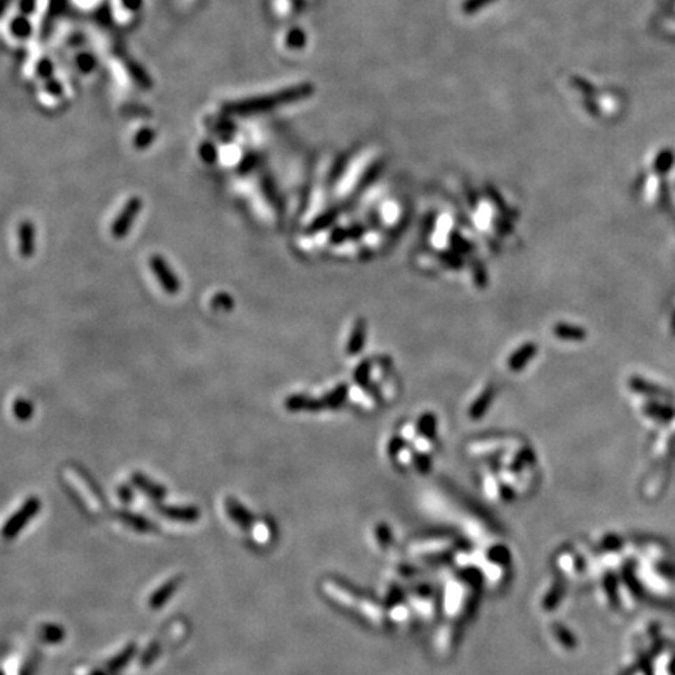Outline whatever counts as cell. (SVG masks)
Wrapping results in <instances>:
<instances>
[{
	"mask_svg": "<svg viewBox=\"0 0 675 675\" xmlns=\"http://www.w3.org/2000/svg\"><path fill=\"white\" fill-rule=\"evenodd\" d=\"M141 208H142V200L140 197H131L128 202L125 203V206L111 225V235L115 236L116 240H122V238H125L130 233L135 219L140 216Z\"/></svg>",
	"mask_w": 675,
	"mask_h": 675,
	"instance_id": "2",
	"label": "cell"
},
{
	"mask_svg": "<svg viewBox=\"0 0 675 675\" xmlns=\"http://www.w3.org/2000/svg\"><path fill=\"white\" fill-rule=\"evenodd\" d=\"M233 297L227 292H217L215 297L211 299V308H215L217 311H228L233 308Z\"/></svg>",
	"mask_w": 675,
	"mask_h": 675,
	"instance_id": "7",
	"label": "cell"
},
{
	"mask_svg": "<svg viewBox=\"0 0 675 675\" xmlns=\"http://www.w3.org/2000/svg\"><path fill=\"white\" fill-rule=\"evenodd\" d=\"M35 225L30 221H22L19 225V253L24 258H30L35 253Z\"/></svg>",
	"mask_w": 675,
	"mask_h": 675,
	"instance_id": "4",
	"label": "cell"
},
{
	"mask_svg": "<svg viewBox=\"0 0 675 675\" xmlns=\"http://www.w3.org/2000/svg\"><path fill=\"white\" fill-rule=\"evenodd\" d=\"M150 269H152L156 280L161 285L162 291L175 296L181 290V281L178 278V275L174 272V269L169 266L167 260L161 255H152L149 260Z\"/></svg>",
	"mask_w": 675,
	"mask_h": 675,
	"instance_id": "1",
	"label": "cell"
},
{
	"mask_svg": "<svg viewBox=\"0 0 675 675\" xmlns=\"http://www.w3.org/2000/svg\"><path fill=\"white\" fill-rule=\"evenodd\" d=\"M131 481H133V485L136 488H140L142 492H146L147 496H150L152 499H162L166 496V488L165 486L155 483V481L147 478L146 475L141 474V472H135L133 475H131Z\"/></svg>",
	"mask_w": 675,
	"mask_h": 675,
	"instance_id": "5",
	"label": "cell"
},
{
	"mask_svg": "<svg viewBox=\"0 0 675 675\" xmlns=\"http://www.w3.org/2000/svg\"><path fill=\"white\" fill-rule=\"evenodd\" d=\"M119 494H121L122 499H131V491H130L128 486L119 488Z\"/></svg>",
	"mask_w": 675,
	"mask_h": 675,
	"instance_id": "8",
	"label": "cell"
},
{
	"mask_svg": "<svg viewBox=\"0 0 675 675\" xmlns=\"http://www.w3.org/2000/svg\"><path fill=\"white\" fill-rule=\"evenodd\" d=\"M33 412H35V406L27 399L19 397L15 400V403H12V415L16 416L17 421H22V422L30 421V419L33 417Z\"/></svg>",
	"mask_w": 675,
	"mask_h": 675,
	"instance_id": "6",
	"label": "cell"
},
{
	"mask_svg": "<svg viewBox=\"0 0 675 675\" xmlns=\"http://www.w3.org/2000/svg\"><path fill=\"white\" fill-rule=\"evenodd\" d=\"M40 506H41L40 499H36V497L28 499L27 502H25L21 506V508L17 510L16 515L11 516L10 521L6 522L5 528H3V535L10 536V535H15L16 531L21 530L24 527V524H27L30 519L36 515V511L40 510Z\"/></svg>",
	"mask_w": 675,
	"mask_h": 675,
	"instance_id": "3",
	"label": "cell"
}]
</instances>
